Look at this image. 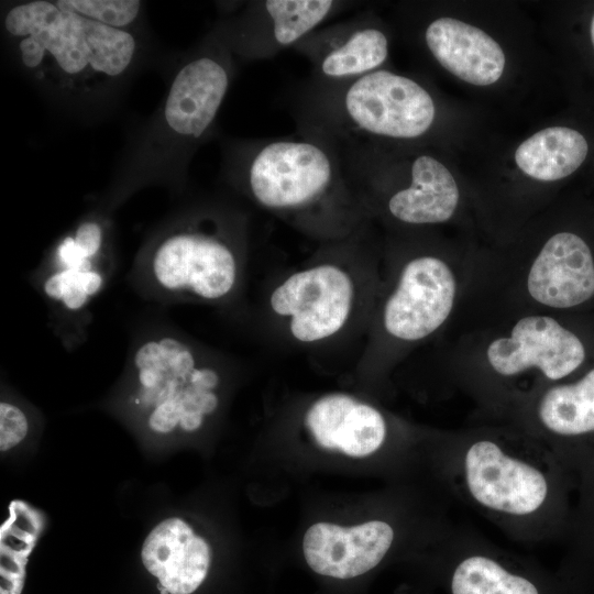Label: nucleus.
Instances as JSON below:
<instances>
[{
  "label": "nucleus",
  "mask_w": 594,
  "mask_h": 594,
  "mask_svg": "<svg viewBox=\"0 0 594 594\" xmlns=\"http://www.w3.org/2000/svg\"><path fill=\"white\" fill-rule=\"evenodd\" d=\"M449 475L459 498L516 540L543 541L566 526V464L529 433L455 441Z\"/></svg>",
  "instance_id": "f257e3e1"
},
{
  "label": "nucleus",
  "mask_w": 594,
  "mask_h": 594,
  "mask_svg": "<svg viewBox=\"0 0 594 594\" xmlns=\"http://www.w3.org/2000/svg\"><path fill=\"white\" fill-rule=\"evenodd\" d=\"M235 182L260 209L320 244L344 239L370 220L340 145L321 133L297 129L245 144Z\"/></svg>",
  "instance_id": "f03ea898"
},
{
  "label": "nucleus",
  "mask_w": 594,
  "mask_h": 594,
  "mask_svg": "<svg viewBox=\"0 0 594 594\" xmlns=\"http://www.w3.org/2000/svg\"><path fill=\"white\" fill-rule=\"evenodd\" d=\"M370 224L367 220L349 237L321 243L272 282L262 314L275 338L307 351L360 339L372 309Z\"/></svg>",
  "instance_id": "7ed1b4c3"
},
{
  "label": "nucleus",
  "mask_w": 594,
  "mask_h": 594,
  "mask_svg": "<svg viewBox=\"0 0 594 594\" xmlns=\"http://www.w3.org/2000/svg\"><path fill=\"white\" fill-rule=\"evenodd\" d=\"M249 223L220 207L193 211L140 252L130 278L143 297L163 304H232L244 285Z\"/></svg>",
  "instance_id": "20e7f679"
},
{
  "label": "nucleus",
  "mask_w": 594,
  "mask_h": 594,
  "mask_svg": "<svg viewBox=\"0 0 594 594\" xmlns=\"http://www.w3.org/2000/svg\"><path fill=\"white\" fill-rule=\"evenodd\" d=\"M230 359L169 326L146 327L129 350L134 389L128 402L156 435L196 432L219 408Z\"/></svg>",
  "instance_id": "39448f33"
},
{
  "label": "nucleus",
  "mask_w": 594,
  "mask_h": 594,
  "mask_svg": "<svg viewBox=\"0 0 594 594\" xmlns=\"http://www.w3.org/2000/svg\"><path fill=\"white\" fill-rule=\"evenodd\" d=\"M293 100L298 129L321 133L338 143L418 139L436 118L435 101L427 89L410 77L384 68L344 81L310 78Z\"/></svg>",
  "instance_id": "423d86ee"
},
{
  "label": "nucleus",
  "mask_w": 594,
  "mask_h": 594,
  "mask_svg": "<svg viewBox=\"0 0 594 594\" xmlns=\"http://www.w3.org/2000/svg\"><path fill=\"white\" fill-rule=\"evenodd\" d=\"M4 26L19 38L26 67L55 64L72 77L119 76L135 53V40L129 32L85 18L57 1L18 4L6 15Z\"/></svg>",
  "instance_id": "0eeeda50"
},
{
  "label": "nucleus",
  "mask_w": 594,
  "mask_h": 594,
  "mask_svg": "<svg viewBox=\"0 0 594 594\" xmlns=\"http://www.w3.org/2000/svg\"><path fill=\"white\" fill-rule=\"evenodd\" d=\"M113 271L107 230L92 218L62 238L36 270L34 285L66 343L82 339L90 319L89 307L107 287Z\"/></svg>",
  "instance_id": "6e6552de"
},
{
  "label": "nucleus",
  "mask_w": 594,
  "mask_h": 594,
  "mask_svg": "<svg viewBox=\"0 0 594 594\" xmlns=\"http://www.w3.org/2000/svg\"><path fill=\"white\" fill-rule=\"evenodd\" d=\"M457 294L451 267L440 257L408 260L383 301L378 324L391 340L416 342L428 338L448 319Z\"/></svg>",
  "instance_id": "1a4fd4ad"
},
{
  "label": "nucleus",
  "mask_w": 594,
  "mask_h": 594,
  "mask_svg": "<svg viewBox=\"0 0 594 594\" xmlns=\"http://www.w3.org/2000/svg\"><path fill=\"white\" fill-rule=\"evenodd\" d=\"M486 356L492 370L503 377L538 369L547 380L559 381L583 363L585 349L556 319L537 315L519 319L508 337L491 342Z\"/></svg>",
  "instance_id": "9d476101"
},
{
  "label": "nucleus",
  "mask_w": 594,
  "mask_h": 594,
  "mask_svg": "<svg viewBox=\"0 0 594 594\" xmlns=\"http://www.w3.org/2000/svg\"><path fill=\"white\" fill-rule=\"evenodd\" d=\"M293 50L312 67V79L344 81L381 69L388 57V38L371 19L356 14L320 26Z\"/></svg>",
  "instance_id": "9b49d317"
},
{
  "label": "nucleus",
  "mask_w": 594,
  "mask_h": 594,
  "mask_svg": "<svg viewBox=\"0 0 594 594\" xmlns=\"http://www.w3.org/2000/svg\"><path fill=\"white\" fill-rule=\"evenodd\" d=\"M345 6L334 0L252 2L238 32L239 52L249 58H272L293 48Z\"/></svg>",
  "instance_id": "f8f14e48"
},
{
  "label": "nucleus",
  "mask_w": 594,
  "mask_h": 594,
  "mask_svg": "<svg viewBox=\"0 0 594 594\" xmlns=\"http://www.w3.org/2000/svg\"><path fill=\"white\" fill-rule=\"evenodd\" d=\"M395 531L383 520L344 528L329 522L309 527L302 549L310 569L334 579H353L374 569L393 546Z\"/></svg>",
  "instance_id": "ddd939ff"
},
{
  "label": "nucleus",
  "mask_w": 594,
  "mask_h": 594,
  "mask_svg": "<svg viewBox=\"0 0 594 594\" xmlns=\"http://www.w3.org/2000/svg\"><path fill=\"white\" fill-rule=\"evenodd\" d=\"M532 299L552 308L581 305L594 295V260L579 235H552L532 262L527 276Z\"/></svg>",
  "instance_id": "4468645a"
},
{
  "label": "nucleus",
  "mask_w": 594,
  "mask_h": 594,
  "mask_svg": "<svg viewBox=\"0 0 594 594\" xmlns=\"http://www.w3.org/2000/svg\"><path fill=\"white\" fill-rule=\"evenodd\" d=\"M304 425L321 448L354 458L376 452L387 438L384 415L344 393H330L314 400L305 413Z\"/></svg>",
  "instance_id": "2eb2a0df"
},
{
  "label": "nucleus",
  "mask_w": 594,
  "mask_h": 594,
  "mask_svg": "<svg viewBox=\"0 0 594 594\" xmlns=\"http://www.w3.org/2000/svg\"><path fill=\"white\" fill-rule=\"evenodd\" d=\"M228 66L220 56L205 54L179 69L164 108L165 121L176 134L199 140L210 129L230 85Z\"/></svg>",
  "instance_id": "dca6fc26"
},
{
  "label": "nucleus",
  "mask_w": 594,
  "mask_h": 594,
  "mask_svg": "<svg viewBox=\"0 0 594 594\" xmlns=\"http://www.w3.org/2000/svg\"><path fill=\"white\" fill-rule=\"evenodd\" d=\"M210 560L206 540L176 517L155 526L142 547L144 566L168 594L195 592L208 574Z\"/></svg>",
  "instance_id": "f3484780"
},
{
  "label": "nucleus",
  "mask_w": 594,
  "mask_h": 594,
  "mask_svg": "<svg viewBox=\"0 0 594 594\" xmlns=\"http://www.w3.org/2000/svg\"><path fill=\"white\" fill-rule=\"evenodd\" d=\"M451 594H546L536 575L516 558L472 536L454 535Z\"/></svg>",
  "instance_id": "a211bd4d"
},
{
  "label": "nucleus",
  "mask_w": 594,
  "mask_h": 594,
  "mask_svg": "<svg viewBox=\"0 0 594 594\" xmlns=\"http://www.w3.org/2000/svg\"><path fill=\"white\" fill-rule=\"evenodd\" d=\"M433 57L460 79L487 86L497 81L505 67L498 43L484 31L452 18H439L425 31Z\"/></svg>",
  "instance_id": "6ab92c4d"
},
{
  "label": "nucleus",
  "mask_w": 594,
  "mask_h": 594,
  "mask_svg": "<svg viewBox=\"0 0 594 594\" xmlns=\"http://www.w3.org/2000/svg\"><path fill=\"white\" fill-rule=\"evenodd\" d=\"M406 186L385 200L388 215L406 224H433L449 220L459 202V189L449 169L428 154L416 156Z\"/></svg>",
  "instance_id": "aec40b11"
},
{
  "label": "nucleus",
  "mask_w": 594,
  "mask_h": 594,
  "mask_svg": "<svg viewBox=\"0 0 594 594\" xmlns=\"http://www.w3.org/2000/svg\"><path fill=\"white\" fill-rule=\"evenodd\" d=\"M532 417L537 430L532 437L556 455L563 442L594 436V369L574 383L542 391L534 402Z\"/></svg>",
  "instance_id": "412c9836"
},
{
  "label": "nucleus",
  "mask_w": 594,
  "mask_h": 594,
  "mask_svg": "<svg viewBox=\"0 0 594 594\" xmlns=\"http://www.w3.org/2000/svg\"><path fill=\"white\" fill-rule=\"evenodd\" d=\"M587 151V142L581 133L565 127H551L524 141L516 150L515 161L526 175L552 182L575 172Z\"/></svg>",
  "instance_id": "4be33fe9"
},
{
  "label": "nucleus",
  "mask_w": 594,
  "mask_h": 594,
  "mask_svg": "<svg viewBox=\"0 0 594 594\" xmlns=\"http://www.w3.org/2000/svg\"><path fill=\"white\" fill-rule=\"evenodd\" d=\"M0 529V594H21L28 557L43 526L41 515L23 502L13 501Z\"/></svg>",
  "instance_id": "5701e85b"
},
{
  "label": "nucleus",
  "mask_w": 594,
  "mask_h": 594,
  "mask_svg": "<svg viewBox=\"0 0 594 594\" xmlns=\"http://www.w3.org/2000/svg\"><path fill=\"white\" fill-rule=\"evenodd\" d=\"M65 7L85 18L122 30L138 16L141 2L136 0H58Z\"/></svg>",
  "instance_id": "b1692460"
},
{
  "label": "nucleus",
  "mask_w": 594,
  "mask_h": 594,
  "mask_svg": "<svg viewBox=\"0 0 594 594\" xmlns=\"http://www.w3.org/2000/svg\"><path fill=\"white\" fill-rule=\"evenodd\" d=\"M29 420L24 411L9 402L0 404V450L18 446L28 435Z\"/></svg>",
  "instance_id": "393cba45"
},
{
  "label": "nucleus",
  "mask_w": 594,
  "mask_h": 594,
  "mask_svg": "<svg viewBox=\"0 0 594 594\" xmlns=\"http://www.w3.org/2000/svg\"><path fill=\"white\" fill-rule=\"evenodd\" d=\"M591 40H592V43H593V46H594V15H593V19H592V22H591Z\"/></svg>",
  "instance_id": "a878e982"
}]
</instances>
